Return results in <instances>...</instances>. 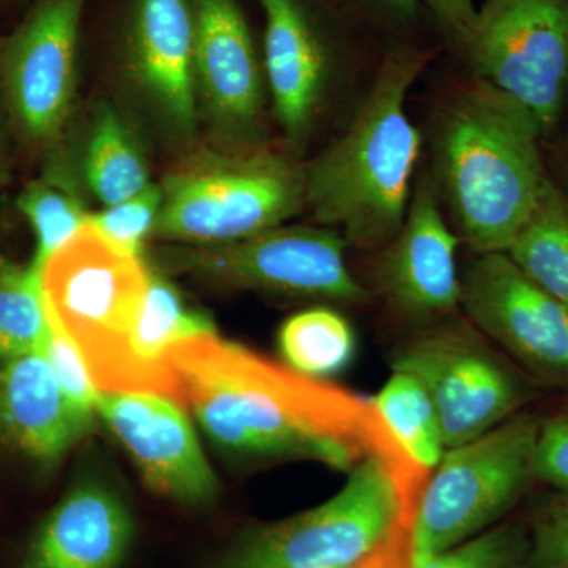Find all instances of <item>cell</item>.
I'll return each instance as SVG.
<instances>
[{
    "mask_svg": "<svg viewBox=\"0 0 568 568\" xmlns=\"http://www.w3.org/2000/svg\"><path fill=\"white\" fill-rule=\"evenodd\" d=\"M93 410L71 402L40 351L0 366V446L52 466L91 432Z\"/></svg>",
    "mask_w": 568,
    "mask_h": 568,
    "instance_id": "18",
    "label": "cell"
},
{
    "mask_svg": "<svg viewBox=\"0 0 568 568\" xmlns=\"http://www.w3.org/2000/svg\"><path fill=\"white\" fill-rule=\"evenodd\" d=\"M50 325L39 272L0 254V366L40 351Z\"/></svg>",
    "mask_w": 568,
    "mask_h": 568,
    "instance_id": "25",
    "label": "cell"
},
{
    "mask_svg": "<svg viewBox=\"0 0 568 568\" xmlns=\"http://www.w3.org/2000/svg\"><path fill=\"white\" fill-rule=\"evenodd\" d=\"M459 237L440 211L433 183H420L405 223L381 254L376 286L396 312L414 320L447 316L462 306Z\"/></svg>",
    "mask_w": 568,
    "mask_h": 568,
    "instance_id": "17",
    "label": "cell"
},
{
    "mask_svg": "<svg viewBox=\"0 0 568 568\" xmlns=\"http://www.w3.org/2000/svg\"><path fill=\"white\" fill-rule=\"evenodd\" d=\"M334 568H349V567H334ZM353 568H355V567H353Z\"/></svg>",
    "mask_w": 568,
    "mask_h": 568,
    "instance_id": "37",
    "label": "cell"
},
{
    "mask_svg": "<svg viewBox=\"0 0 568 568\" xmlns=\"http://www.w3.org/2000/svg\"><path fill=\"white\" fill-rule=\"evenodd\" d=\"M399 447L426 474L446 455L439 416L420 381L392 369V376L372 399Z\"/></svg>",
    "mask_w": 568,
    "mask_h": 568,
    "instance_id": "23",
    "label": "cell"
},
{
    "mask_svg": "<svg viewBox=\"0 0 568 568\" xmlns=\"http://www.w3.org/2000/svg\"><path fill=\"white\" fill-rule=\"evenodd\" d=\"M429 61L417 48L388 52L343 133L304 164L305 209L347 245L386 246L405 223L422 149L407 95Z\"/></svg>",
    "mask_w": 568,
    "mask_h": 568,
    "instance_id": "2",
    "label": "cell"
},
{
    "mask_svg": "<svg viewBox=\"0 0 568 568\" xmlns=\"http://www.w3.org/2000/svg\"><path fill=\"white\" fill-rule=\"evenodd\" d=\"M355 568H413L410 530H402Z\"/></svg>",
    "mask_w": 568,
    "mask_h": 568,
    "instance_id": "33",
    "label": "cell"
},
{
    "mask_svg": "<svg viewBox=\"0 0 568 568\" xmlns=\"http://www.w3.org/2000/svg\"><path fill=\"white\" fill-rule=\"evenodd\" d=\"M50 324V332L44 338L40 353L47 358L55 379L71 402L95 413L100 390L93 383L84 357L58 325L51 320Z\"/></svg>",
    "mask_w": 568,
    "mask_h": 568,
    "instance_id": "30",
    "label": "cell"
},
{
    "mask_svg": "<svg viewBox=\"0 0 568 568\" xmlns=\"http://www.w3.org/2000/svg\"><path fill=\"white\" fill-rule=\"evenodd\" d=\"M159 186L153 239L163 244H230L282 226L305 209L304 164L265 144L197 142Z\"/></svg>",
    "mask_w": 568,
    "mask_h": 568,
    "instance_id": "4",
    "label": "cell"
},
{
    "mask_svg": "<svg viewBox=\"0 0 568 568\" xmlns=\"http://www.w3.org/2000/svg\"><path fill=\"white\" fill-rule=\"evenodd\" d=\"M18 142L11 132L9 119L0 103V193L11 181L14 166V148Z\"/></svg>",
    "mask_w": 568,
    "mask_h": 568,
    "instance_id": "34",
    "label": "cell"
},
{
    "mask_svg": "<svg viewBox=\"0 0 568 568\" xmlns=\"http://www.w3.org/2000/svg\"><path fill=\"white\" fill-rule=\"evenodd\" d=\"M151 271L142 254L114 244L91 222L41 265L48 315L80 349L100 392L159 395L133 353Z\"/></svg>",
    "mask_w": 568,
    "mask_h": 568,
    "instance_id": "5",
    "label": "cell"
},
{
    "mask_svg": "<svg viewBox=\"0 0 568 568\" xmlns=\"http://www.w3.org/2000/svg\"><path fill=\"white\" fill-rule=\"evenodd\" d=\"M95 413L121 440L153 491L183 506L219 493L193 425L174 399L148 392H100Z\"/></svg>",
    "mask_w": 568,
    "mask_h": 568,
    "instance_id": "15",
    "label": "cell"
},
{
    "mask_svg": "<svg viewBox=\"0 0 568 568\" xmlns=\"http://www.w3.org/2000/svg\"><path fill=\"white\" fill-rule=\"evenodd\" d=\"M418 2L432 13L444 36L455 43V47L463 48L476 18V0H418Z\"/></svg>",
    "mask_w": 568,
    "mask_h": 568,
    "instance_id": "32",
    "label": "cell"
},
{
    "mask_svg": "<svg viewBox=\"0 0 568 568\" xmlns=\"http://www.w3.org/2000/svg\"><path fill=\"white\" fill-rule=\"evenodd\" d=\"M477 80L532 112L548 140L568 110V0H481L462 48Z\"/></svg>",
    "mask_w": 568,
    "mask_h": 568,
    "instance_id": "9",
    "label": "cell"
},
{
    "mask_svg": "<svg viewBox=\"0 0 568 568\" xmlns=\"http://www.w3.org/2000/svg\"><path fill=\"white\" fill-rule=\"evenodd\" d=\"M532 112L477 80L444 108L435 133L436 181L459 241L476 254L507 253L548 179Z\"/></svg>",
    "mask_w": 568,
    "mask_h": 568,
    "instance_id": "3",
    "label": "cell"
},
{
    "mask_svg": "<svg viewBox=\"0 0 568 568\" xmlns=\"http://www.w3.org/2000/svg\"><path fill=\"white\" fill-rule=\"evenodd\" d=\"M392 369L409 373L428 392L447 450L514 417L534 392L521 373L462 324L417 336L395 355Z\"/></svg>",
    "mask_w": 568,
    "mask_h": 568,
    "instance_id": "12",
    "label": "cell"
},
{
    "mask_svg": "<svg viewBox=\"0 0 568 568\" xmlns=\"http://www.w3.org/2000/svg\"><path fill=\"white\" fill-rule=\"evenodd\" d=\"M151 280L133 328V353L159 395L174 399L166 351L182 339L213 334L211 317L189 306L166 275L151 265ZM178 403V402H175Z\"/></svg>",
    "mask_w": 568,
    "mask_h": 568,
    "instance_id": "21",
    "label": "cell"
},
{
    "mask_svg": "<svg viewBox=\"0 0 568 568\" xmlns=\"http://www.w3.org/2000/svg\"><path fill=\"white\" fill-rule=\"evenodd\" d=\"M528 568H568V489H556L534 511Z\"/></svg>",
    "mask_w": 568,
    "mask_h": 568,
    "instance_id": "29",
    "label": "cell"
},
{
    "mask_svg": "<svg viewBox=\"0 0 568 568\" xmlns=\"http://www.w3.org/2000/svg\"><path fill=\"white\" fill-rule=\"evenodd\" d=\"M347 242L325 226H282L220 245L163 244L152 267L227 290L362 304L366 291L346 261Z\"/></svg>",
    "mask_w": 568,
    "mask_h": 568,
    "instance_id": "8",
    "label": "cell"
},
{
    "mask_svg": "<svg viewBox=\"0 0 568 568\" xmlns=\"http://www.w3.org/2000/svg\"><path fill=\"white\" fill-rule=\"evenodd\" d=\"M508 256L568 310V193L549 178Z\"/></svg>",
    "mask_w": 568,
    "mask_h": 568,
    "instance_id": "22",
    "label": "cell"
},
{
    "mask_svg": "<svg viewBox=\"0 0 568 568\" xmlns=\"http://www.w3.org/2000/svg\"><path fill=\"white\" fill-rule=\"evenodd\" d=\"M540 418L518 413L485 435L448 448L426 480L410 528L413 564L500 521L534 480Z\"/></svg>",
    "mask_w": 568,
    "mask_h": 568,
    "instance_id": "7",
    "label": "cell"
},
{
    "mask_svg": "<svg viewBox=\"0 0 568 568\" xmlns=\"http://www.w3.org/2000/svg\"><path fill=\"white\" fill-rule=\"evenodd\" d=\"M278 349L287 366L310 377H327L353 358L355 336L346 317L316 306L295 313L278 332Z\"/></svg>",
    "mask_w": 568,
    "mask_h": 568,
    "instance_id": "24",
    "label": "cell"
},
{
    "mask_svg": "<svg viewBox=\"0 0 568 568\" xmlns=\"http://www.w3.org/2000/svg\"><path fill=\"white\" fill-rule=\"evenodd\" d=\"M194 21V88L209 141L264 144L268 91L263 55L237 0H190Z\"/></svg>",
    "mask_w": 568,
    "mask_h": 568,
    "instance_id": "14",
    "label": "cell"
},
{
    "mask_svg": "<svg viewBox=\"0 0 568 568\" xmlns=\"http://www.w3.org/2000/svg\"><path fill=\"white\" fill-rule=\"evenodd\" d=\"M17 205L36 239V250L29 264L37 272L91 216L84 197L73 186L47 175L29 182L18 196Z\"/></svg>",
    "mask_w": 568,
    "mask_h": 568,
    "instance_id": "26",
    "label": "cell"
},
{
    "mask_svg": "<svg viewBox=\"0 0 568 568\" xmlns=\"http://www.w3.org/2000/svg\"><path fill=\"white\" fill-rule=\"evenodd\" d=\"M133 537L122 497L99 481H82L40 523L21 568H119Z\"/></svg>",
    "mask_w": 568,
    "mask_h": 568,
    "instance_id": "19",
    "label": "cell"
},
{
    "mask_svg": "<svg viewBox=\"0 0 568 568\" xmlns=\"http://www.w3.org/2000/svg\"><path fill=\"white\" fill-rule=\"evenodd\" d=\"M162 207V193L159 183H152L148 190L91 213L89 222L110 241L129 252L142 254L144 244L153 239L156 222Z\"/></svg>",
    "mask_w": 568,
    "mask_h": 568,
    "instance_id": "28",
    "label": "cell"
},
{
    "mask_svg": "<svg viewBox=\"0 0 568 568\" xmlns=\"http://www.w3.org/2000/svg\"><path fill=\"white\" fill-rule=\"evenodd\" d=\"M366 2L372 3L381 13L398 21L414 20L422 7L418 0H366Z\"/></svg>",
    "mask_w": 568,
    "mask_h": 568,
    "instance_id": "35",
    "label": "cell"
},
{
    "mask_svg": "<svg viewBox=\"0 0 568 568\" xmlns=\"http://www.w3.org/2000/svg\"><path fill=\"white\" fill-rule=\"evenodd\" d=\"M462 308L530 379L568 388V310L507 253L476 254L462 276Z\"/></svg>",
    "mask_w": 568,
    "mask_h": 568,
    "instance_id": "13",
    "label": "cell"
},
{
    "mask_svg": "<svg viewBox=\"0 0 568 568\" xmlns=\"http://www.w3.org/2000/svg\"><path fill=\"white\" fill-rule=\"evenodd\" d=\"M85 0H36L0 39V103L20 148L44 156L69 132Z\"/></svg>",
    "mask_w": 568,
    "mask_h": 568,
    "instance_id": "10",
    "label": "cell"
},
{
    "mask_svg": "<svg viewBox=\"0 0 568 568\" xmlns=\"http://www.w3.org/2000/svg\"><path fill=\"white\" fill-rule=\"evenodd\" d=\"M166 364L175 402L226 454L248 462L310 459L346 473L379 457L414 503L428 480L372 399L302 375L215 332L175 343Z\"/></svg>",
    "mask_w": 568,
    "mask_h": 568,
    "instance_id": "1",
    "label": "cell"
},
{
    "mask_svg": "<svg viewBox=\"0 0 568 568\" xmlns=\"http://www.w3.org/2000/svg\"><path fill=\"white\" fill-rule=\"evenodd\" d=\"M190 0H130L115 47L119 81L138 119L168 148L197 144Z\"/></svg>",
    "mask_w": 568,
    "mask_h": 568,
    "instance_id": "11",
    "label": "cell"
},
{
    "mask_svg": "<svg viewBox=\"0 0 568 568\" xmlns=\"http://www.w3.org/2000/svg\"><path fill=\"white\" fill-rule=\"evenodd\" d=\"M534 480L568 489V388L559 405L538 424Z\"/></svg>",
    "mask_w": 568,
    "mask_h": 568,
    "instance_id": "31",
    "label": "cell"
},
{
    "mask_svg": "<svg viewBox=\"0 0 568 568\" xmlns=\"http://www.w3.org/2000/svg\"><path fill=\"white\" fill-rule=\"evenodd\" d=\"M560 166H562V173L566 175L568 182V125L566 133H564L562 141H560Z\"/></svg>",
    "mask_w": 568,
    "mask_h": 568,
    "instance_id": "36",
    "label": "cell"
},
{
    "mask_svg": "<svg viewBox=\"0 0 568 568\" xmlns=\"http://www.w3.org/2000/svg\"><path fill=\"white\" fill-rule=\"evenodd\" d=\"M347 474L321 506L242 530L209 568H353L413 528V503L383 458H365Z\"/></svg>",
    "mask_w": 568,
    "mask_h": 568,
    "instance_id": "6",
    "label": "cell"
},
{
    "mask_svg": "<svg viewBox=\"0 0 568 568\" xmlns=\"http://www.w3.org/2000/svg\"><path fill=\"white\" fill-rule=\"evenodd\" d=\"M41 175L73 186L102 207L136 196L152 185L148 156L136 126L111 103L93 108L78 136L67 132L43 156Z\"/></svg>",
    "mask_w": 568,
    "mask_h": 568,
    "instance_id": "20",
    "label": "cell"
},
{
    "mask_svg": "<svg viewBox=\"0 0 568 568\" xmlns=\"http://www.w3.org/2000/svg\"><path fill=\"white\" fill-rule=\"evenodd\" d=\"M529 547L528 525L497 523L455 547L413 564V568H528Z\"/></svg>",
    "mask_w": 568,
    "mask_h": 568,
    "instance_id": "27",
    "label": "cell"
},
{
    "mask_svg": "<svg viewBox=\"0 0 568 568\" xmlns=\"http://www.w3.org/2000/svg\"><path fill=\"white\" fill-rule=\"evenodd\" d=\"M268 99L293 148L308 141L335 70V47L308 0H257Z\"/></svg>",
    "mask_w": 568,
    "mask_h": 568,
    "instance_id": "16",
    "label": "cell"
}]
</instances>
